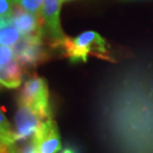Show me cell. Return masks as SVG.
I'll return each mask as SVG.
<instances>
[{"mask_svg": "<svg viewBox=\"0 0 153 153\" xmlns=\"http://www.w3.org/2000/svg\"><path fill=\"white\" fill-rule=\"evenodd\" d=\"M55 46L62 48L73 63L87 62L88 55L109 60L105 40L94 31H85L73 39L65 37Z\"/></svg>", "mask_w": 153, "mask_h": 153, "instance_id": "cell-1", "label": "cell"}, {"mask_svg": "<svg viewBox=\"0 0 153 153\" xmlns=\"http://www.w3.org/2000/svg\"><path fill=\"white\" fill-rule=\"evenodd\" d=\"M18 102L29 105L44 119L52 116L48 85L44 79L38 76H33L24 84L20 91Z\"/></svg>", "mask_w": 153, "mask_h": 153, "instance_id": "cell-2", "label": "cell"}, {"mask_svg": "<svg viewBox=\"0 0 153 153\" xmlns=\"http://www.w3.org/2000/svg\"><path fill=\"white\" fill-rule=\"evenodd\" d=\"M15 60L23 68L35 67L48 57L42 42V35L22 36L13 47Z\"/></svg>", "mask_w": 153, "mask_h": 153, "instance_id": "cell-3", "label": "cell"}, {"mask_svg": "<svg viewBox=\"0 0 153 153\" xmlns=\"http://www.w3.org/2000/svg\"><path fill=\"white\" fill-rule=\"evenodd\" d=\"M15 135L18 142L32 140L45 120L36 111L29 105L18 102L15 114Z\"/></svg>", "mask_w": 153, "mask_h": 153, "instance_id": "cell-4", "label": "cell"}, {"mask_svg": "<svg viewBox=\"0 0 153 153\" xmlns=\"http://www.w3.org/2000/svg\"><path fill=\"white\" fill-rule=\"evenodd\" d=\"M38 153H57L61 149L59 129L53 118L49 117L42 122V125L32 139Z\"/></svg>", "mask_w": 153, "mask_h": 153, "instance_id": "cell-5", "label": "cell"}, {"mask_svg": "<svg viewBox=\"0 0 153 153\" xmlns=\"http://www.w3.org/2000/svg\"><path fill=\"white\" fill-rule=\"evenodd\" d=\"M64 0H44L42 16L44 19L51 37L54 39L55 45L65 39L60 23V12Z\"/></svg>", "mask_w": 153, "mask_h": 153, "instance_id": "cell-6", "label": "cell"}, {"mask_svg": "<svg viewBox=\"0 0 153 153\" xmlns=\"http://www.w3.org/2000/svg\"><path fill=\"white\" fill-rule=\"evenodd\" d=\"M40 15L29 13L19 7L13 8L12 24L18 29V31L21 33L22 36L43 35L41 29L42 23L38 17Z\"/></svg>", "mask_w": 153, "mask_h": 153, "instance_id": "cell-7", "label": "cell"}, {"mask_svg": "<svg viewBox=\"0 0 153 153\" xmlns=\"http://www.w3.org/2000/svg\"><path fill=\"white\" fill-rule=\"evenodd\" d=\"M0 153H20L17 147V139L15 131L12 129L11 124L1 111L0 114Z\"/></svg>", "mask_w": 153, "mask_h": 153, "instance_id": "cell-8", "label": "cell"}, {"mask_svg": "<svg viewBox=\"0 0 153 153\" xmlns=\"http://www.w3.org/2000/svg\"><path fill=\"white\" fill-rule=\"evenodd\" d=\"M21 66L15 59L0 66V82L6 88H18L21 84Z\"/></svg>", "mask_w": 153, "mask_h": 153, "instance_id": "cell-9", "label": "cell"}, {"mask_svg": "<svg viewBox=\"0 0 153 153\" xmlns=\"http://www.w3.org/2000/svg\"><path fill=\"white\" fill-rule=\"evenodd\" d=\"M22 37L21 33L13 25H7L1 27L0 30V43L1 46L13 47Z\"/></svg>", "mask_w": 153, "mask_h": 153, "instance_id": "cell-10", "label": "cell"}, {"mask_svg": "<svg viewBox=\"0 0 153 153\" xmlns=\"http://www.w3.org/2000/svg\"><path fill=\"white\" fill-rule=\"evenodd\" d=\"M14 2L17 3L26 12L35 15L42 14L44 0H14Z\"/></svg>", "mask_w": 153, "mask_h": 153, "instance_id": "cell-11", "label": "cell"}, {"mask_svg": "<svg viewBox=\"0 0 153 153\" xmlns=\"http://www.w3.org/2000/svg\"><path fill=\"white\" fill-rule=\"evenodd\" d=\"M13 59H15L13 48L1 46V48H0V66L5 65Z\"/></svg>", "mask_w": 153, "mask_h": 153, "instance_id": "cell-12", "label": "cell"}, {"mask_svg": "<svg viewBox=\"0 0 153 153\" xmlns=\"http://www.w3.org/2000/svg\"><path fill=\"white\" fill-rule=\"evenodd\" d=\"M14 0H0V18H6L12 16L13 12V4Z\"/></svg>", "mask_w": 153, "mask_h": 153, "instance_id": "cell-13", "label": "cell"}, {"mask_svg": "<svg viewBox=\"0 0 153 153\" xmlns=\"http://www.w3.org/2000/svg\"><path fill=\"white\" fill-rule=\"evenodd\" d=\"M20 153H38L34 141L30 140L26 145H24L23 147L20 149Z\"/></svg>", "mask_w": 153, "mask_h": 153, "instance_id": "cell-14", "label": "cell"}, {"mask_svg": "<svg viewBox=\"0 0 153 153\" xmlns=\"http://www.w3.org/2000/svg\"><path fill=\"white\" fill-rule=\"evenodd\" d=\"M62 153H76V151L75 150V149H73V148L67 147L66 149H64V150L62 151Z\"/></svg>", "mask_w": 153, "mask_h": 153, "instance_id": "cell-15", "label": "cell"}, {"mask_svg": "<svg viewBox=\"0 0 153 153\" xmlns=\"http://www.w3.org/2000/svg\"><path fill=\"white\" fill-rule=\"evenodd\" d=\"M64 1H70V0H64Z\"/></svg>", "mask_w": 153, "mask_h": 153, "instance_id": "cell-16", "label": "cell"}]
</instances>
